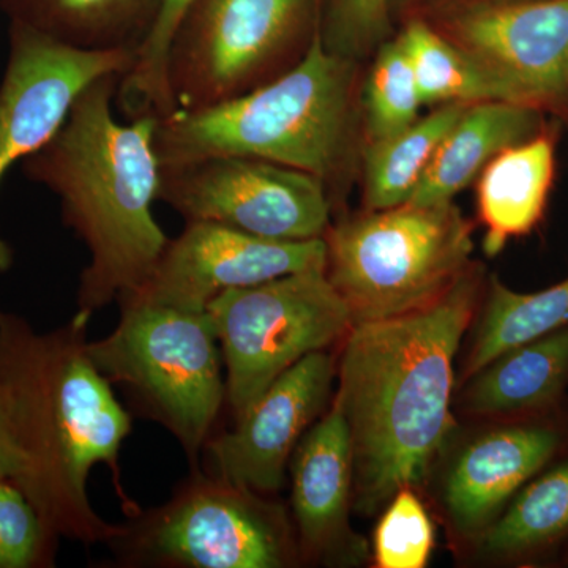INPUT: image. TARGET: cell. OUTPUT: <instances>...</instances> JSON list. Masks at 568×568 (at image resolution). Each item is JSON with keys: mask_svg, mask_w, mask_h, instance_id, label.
Listing matches in <instances>:
<instances>
[{"mask_svg": "<svg viewBox=\"0 0 568 568\" xmlns=\"http://www.w3.org/2000/svg\"><path fill=\"white\" fill-rule=\"evenodd\" d=\"M469 104L447 103L403 132L372 141L365 155V201L369 211L409 203L448 130Z\"/></svg>", "mask_w": 568, "mask_h": 568, "instance_id": "obj_21", "label": "cell"}, {"mask_svg": "<svg viewBox=\"0 0 568 568\" xmlns=\"http://www.w3.org/2000/svg\"><path fill=\"white\" fill-rule=\"evenodd\" d=\"M351 69L320 29L293 69L215 106L173 112L155 130L160 164L235 155L305 171L327 183L345 152Z\"/></svg>", "mask_w": 568, "mask_h": 568, "instance_id": "obj_4", "label": "cell"}, {"mask_svg": "<svg viewBox=\"0 0 568 568\" xmlns=\"http://www.w3.org/2000/svg\"><path fill=\"white\" fill-rule=\"evenodd\" d=\"M3 478H10V465L6 448H3L2 440H0V480H3Z\"/></svg>", "mask_w": 568, "mask_h": 568, "instance_id": "obj_30", "label": "cell"}, {"mask_svg": "<svg viewBox=\"0 0 568 568\" xmlns=\"http://www.w3.org/2000/svg\"><path fill=\"white\" fill-rule=\"evenodd\" d=\"M59 538L11 478L0 480V568L54 567Z\"/></svg>", "mask_w": 568, "mask_h": 568, "instance_id": "obj_27", "label": "cell"}, {"mask_svg": "<svg viewBox=\"0 0 568 568\" xmlns=\"http://www.w3.org/2000/svg\"><path fill=\"white\" fill-rule=\"evenodd\" d=\"M119 323L89 342L100 375L125 398L129 413L163 426L190 470L226 405L222 349L207 313H189L125 298Z\"/></svg>", "mask_w": 568, "mask_h": 568, "instance_id": "obj_5", "label": "cell"}, {"mask_svg": "<svg viewBox=\"0 0 568 568\" xmlns=\"http://www.w3.org/2000/svg\"><path fill=\"white\" fill-rule=\"evenodd\" d=\"M478 290L480 276L469 268L435 305L347 332L334 403L349 426L366 514L422 484L443 450L455 425L454 358Z\"/></svg>", "mask_w": 568, "mask_h": 568, "instance_id": "obj_2", "label": "cell"}, {"mask_svg": "<svg viewBox=\"0 0 568 568\" xmlns=\"http://www.w3.org/2000/svg\"><path fill=\"white\" fill-rule=\"evenodd\" d=\"M156 201L185 222L223 224L272 241L323 237L331 216L323 179L250 156L162 164Z\"/></svg>", "mask_w": 568, "mask_h": 568, "instance_id": "obj_10", "label": "cell"}, {"mask_svg": "<svg viewBox=\"0 0 568 568\" xmlns=\"http://www.w3.org/2000/svg\"><path fill=\"white\" fill-rule=\"evenodd\" d=\"M466 395L473 413H521L551 403L568 381V325L507 351L474 375Z\"/></svg>", "mask_w": 568, "mask_h": 568, "instance_id": "obj_20", "label": "cell"}, {"mask_svg": "<svg viewBox=\"0 0 568 568\" xmlns=\"http://www.w3.org/2000/svg\"><path fill=\"white\" fill-rule=\"evenodd\" d=\"M121 78L89 84L59 132L21 163L29 181L58 196L63 224L88 248L78 312L91 316L136 293L170 242L152 212L162 168L153 144L159 118L115 121Z\"/></svg>", "mask_w": 568, "mask_h": 568, "instance_id": "obj_3", "label": "cell"}, {"mask_svg": "<svg viewBox=\"0 0 568 568\" xmlns=\"http://www.w3.org/2000/svg\"><path fill=\"white\" fill-rule=\"evenodd\" d=\"M392 499L375 534L377 566L424 568L435 545L432 519L409 487L398 489Z\"/></svg>", "mask_w": 568, "mask_h": 568, "instance_id": "obj_28", "label": "cell"}, {"mask_svg": "<svg viewBox=\"0 0 568 568\" xmlns=\"http://www.w3.org/2000/svg\"><path fill=\"white\" fill-rule=\"evenodd\" d=\"M422 106L416 78L402 43L396 39L384 44L365 89L369 140L379 141L403 132L418 121Z\"/></svg>", "mask_w": 568, "mask_h": 568, "instance_id": "obj_26", "label": "cell"}, {"mask_svg": "<svg viewBox=\"0 0 568 568\" xmlns=\"http://www.w3.org/2000/svg\"><path fill=\"white\" fill-rule=\"evenodd\" d=\"M312 0H196L166 58L173 112L215 106L267 84L304 58Z\"/></svg>", "mask_w": 568, "mask_h": 568, "instance_id": "obj_8", "label": "cell"}, {"mask_svg": "<svg viewBox=\"0 0 568 568\" xmlns=\"http://www.w3.org/2000/svg\"><path fill=\"white\" fill-rule=\"evenodd\" d=\"M196 0H163L159 18L148 40L138 51L136 61L119 81L118 103L130 119L173 114L166 82V58L179 24Z\"/></svg>", "mask_w": 568, "mask_h": 568, "instance_id": "obj_25", "label": "cell"}, {"mask_svg": "<svg viewBox=\"0 0 568 568\" xmlns=\"http://www.w3.org/2000/svg\"><path fill=\"white\" fill-rule=\"evenodd\" d=\"M190 470L159 507L126 514L106 541L122 568H283L297 555L282 508Z\"/></svg>", "mask_w": 568, "mask_h": 568, "instance_id": "obj_7", "label": "cell"}, {"mask_svg": "<svg viewBox=\"0 0 568 568\" xmlns=\"http://www.w3.org/2000/svg\"><path fill=\"white\" fill-rule=\"evenodd\" d=\"M398 40L409 59L424 106L511 103L506 89L473 55L426 22L410 21Z\"/></svg>", "mask_w": 568, "mask_h": 568, "instance_id": "obj_23", "label": "cell"}, {"mask_svg": "<svg viewBox=\"0 0 568 568\" xmlns=\"http://www.w3.org/2000/svg\"><path fill=\"white\" fill-rule=\"evenodd\" d=\"M353 473L349 426L334 403L302 437L291 463L298 549L306 558L332 555L342 541Z\"/></svg>", "mask_w": 568, "mask_h": 568, "instance_id": "obj_16", "label": "cell"}, {"mask_svg": "<svg viewBox=\"0 0 568 568\" xmlns=\"http://www.w3.org/2000/svg\"><path fill=\"white\" fill-rule=\"evenodd\" d=\"M163 0H2L10 21L85 51L138 54Z\"/></svg>", "mask_w": 568, "mask_h": 568, "instance_id": "obj_19", "label": "cell"}, {"mask_svg": "<svg viewBox=\"0 0 568 568\" xmlns=\"http://www.w3.org/2000/svg\"><path fill=\"white\" fill-rule=\"evenodd\" d=\"M325 274L353 323L435 305L469 271L473 226L452 203L372 211L327 227Z\"/></svg>", "mask_w": 568, "mask_h": 568, "instance_id": "obj_6", "label": "cell"}, {"mask_svg": "<svg viewBox=\"0 0 568 568\" xmlns=\"http://www.w3.org/2000/svg\"><path fill=\"white\" fill-rule=\"evenodd\" d=\"M540 122V111L526 104H469L440 141L409 203H452L497 153L536 136Z\"/></svg>", "mask_w": 568, "mask_h": 568, "instance_id": "obj_17", "label": "cell"}, {"mask_svg": "<svg viewBox=\"0 0 568 568\" xmlns=\"http://www.w3.org/2000/svg\"><path fill=\"white\" fill-rule=\"evenodd\" d=\"M334 376L331 354L306 355L235 418L233 429L213 432L197 469L260 495H274L284 485L295 447L327 406Z\"/></svg>", "mask_w": 568, "mask_h": 568, "instance_id": "obj_14", "label": "cell"}, {"mask_svg": "<svg viewBox=\"0 0 568 568\" xmlns=\"http://www.w3.org/2000/svg\"><path fill=\"white\" fill-rule=\"evenodd\" d=\"M388 0H332L324 44L342 58L372 48L388 31Z\"/></svg>", "mask_w": 568, "mask_h": 568, "instance_id": "obj_29", "label": "cell"}, {"mask_svg": "<svg viewBox=\"0 0 568 568\" xmlns=\"http://www.w3.org/2000/svg\"><path fill=\"white\" fill-rule=\"evenodd\" d=\"M559 435L544 426H511L478 437L452 467L444 491L448 517L466 536L485 532L500 508L536 476Z\"/></svg>", "mask_w": 568, "mask_h": 568, "instance_id": "obj_15", "label": "cell"}, {"mask_svg": "<svg viewBox=\"0 0 568 568\" xmlns=\"http://www.w3.org/2000/svg\"><path fill=\"white\" fill-rule=\"evenodd\" d=\"M91 317L77 312L61 327L39 332L0 308V440L10 478L55 536L88 547L118 530L92 506L93 467H110L126 514L136 508L119 481L132 414L93 365Z\"/></svg>", "mask_w": 568, "mask_h": 568, "instance_id": "obj_1", "label": "cell"}, {"mask_svg": "<svg viewBox=\"0 0 568 568\" xmlns=\"http://www.w3.org/2000/svg\"><path fill=\"white\" fill-rule=\"evenodd\" d=\"M313 267H325L324 237L272 241L223 224L186 222L182 233L168 242L148 282L121 301L205 313L226 291Z\"/></svg>", "mask_w": 568, "mask_h": 568, "instance_id": "obj_12", "label": "cell"}, {"mask_svg": "<svg viewBox=\"0 0 568 568\" xmlns=\"http://www.w3.org/2000/svg\"><path fill=\"white\" fill-rule=\"evenodd\" d=\"M568 530V462L523 488L506 514L484 532V551L514 556Z\"/></svg>", "mask_w": 568, "mask_h": 568, "instance_id": "obj_24", "label": "cell"}, {"mask_svg": "<svg viewBox=\"0 0 568 568\" xmlns=\"http://www.w3.org/2000/svg\"><path fill=\"white\" fill-rule=\"evenodd\" d=\"M205 313L222 349L226 405L235 418L276 377L334 345L354 325L325 267L226 291Z\"/></svg>", "mask_w": 568, "mask_h": 568, "instance_id": "obj_9", "label": "cell"}, {"mask_svg": "<svg viewBox=\"0 0 568 568\" xmlns=\"http://www.w3.org/2000/svg\"><path fill=\"white\" fill-rule=\"evenodd\" d=\"M448 40L506 89L540 108L568 97V0H489L448 18Z\"/></svg>", "mask_w": 568, "mask_h": 568, "instance_id": "obj_13", "label": "cell"}, {"mask_svg": "<svg viewBox=\"0 0 568 568\" xmlns=\"http://www.w3.org/2000/svg\"><path fill=\"white\" fill-rule=\"evenodd\" d=\"M555 141L538 133L497 153L477 182L484 252L493 257L540 223L555 179Z\"/></svg>", "mask_w": 568, "mask_h": 568, "instance_id": "obj_18", "label": "cell"}, {"mask_svg": "<svg viewBox=\"0 0 568 568\" xmlns=\"http://www.w3.org/2000/svg\"><path fill=\"white\" fill-rule=\"evenodd\" d=\"M568 325V278L538 293H515L493 276L484 320L467 358L473 377L507 351Z\"/></svg>", "mask_w": 568, "mask_h": 568, "instance_id": "obj_22", "label": "cell"}, {"mask_svg": "<svg viewBox=\"0 0 568 568\" xmlns=\"http://www.w3.org/2000/svg\"><path fill=\"white\" fill-rule=\"evenodd\" d=\"M9 61L0 82V185L17 163L40 151L59 132L74 100L108 74L129 73L136 54L67 47L10 21ZM13 265V250L0 239V272Z\"/></svg>", "mask_w": 568, "mask_h": 568, "instance_id": "obj_11", "label": "cell"}]
</instances>
